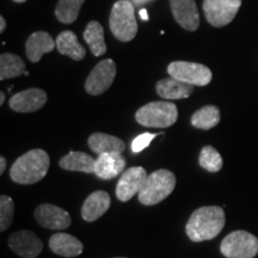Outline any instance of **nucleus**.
Returning a JSON list of instances; mask_svg holds the SVG:
<instances>
[{
  "label": "nucleus",
  "mask_w": 258,
  "mask_h": 258,
  "mask_svg": "<svg viewBox=\"0 0 258 258\" xmlns=\"http://www.w3.org/2000/svg\"><path fill=\"white\" fill-rule=\"evenodd\" d=\"M226 224L225 212L218 206H205L190 215L185 225L189 239L195 243L212 240L220 234Z\"/></svg>",
  "instance_id": "1"
},
{
  "label": "nucleus",
  "mask_w": 258,
  "mask_h": 258,
  "mask_svg": "<svg viewBox=\"0 0 258 258\" xmlns=\"http://www.w3.org/2000/svg\"><path fill=\"white\" fill-rule=\"evenodd\" d=\"M50 165V158L46 151L31 150L24 153L11 166L10 176L17 184H35L46 177Z\"/></svg>",
  "instance_id": "2"
},
{
  "label": "nucleus",
  "mask_w": 258,
  "mask_h": 258,
  "mask_svg": "<svg viewBox=\"0 0 258 258\" xmlns=\"http://www.w3.org/2000/svg\"><path fill=\"white\" fill-rule=\"evenodd\" d=\"M176 186V176L170 170L160 169L148 175L144 188L138 194L145 206H154L171 195Z\"/></svg>",
  "instance_id": "3"
},
{
  "label": "nucleus",
  "mask_w": 258,
  "mask_h": 258,
  "mask_svg": "<svg viewBox=\"0 0 258 258\" xmlns=\"http://www.w3.org/2000/svg\"><path fill=\"white\" fill-rule=\"evenodd\" d=\"M178 118L177 106L171 102H151L145 104L135 114L139 124L148 128H169Z\"/></svg>",
  "instance_id": "4"
},
{
  "label": "nucleus",
  "mask_w": 258,
  "mask_h": 258,
  "mask_svg": "<svg viewBox=\"0 0 258 258\" xmlns=\"http://www.w3.org/2000/svg\"><path fill=\"white\" fill-rule=\"evenodd\" d=\"M109 25L112 35L121 42H129L137 36L138 23L135 8L128 0H118L111 9Z\"/></svg>",
  "instance_id": "5"
},
{
  "label": "nucleus",
  "mask_w": 258,
  "mask_h": 258,
  "mask_svg": "<svg viewBox=\"0 0 258 258\" xmlns=\"http://www.w3.org/2000/svg\"><path fill=\"white\" fill-rule=\"evenodd\" d=\"M220 251L226 258H253L258 253V238L246 231L231 232L222 239Z\"/></svg>",
  "instance_id": "6"
},
{
  "label": "nucleus",
  "mask_w": 258,
  "mask_h": 258,
  "mask_svg": "<svg viewBox=\"0 0 258 258\" xmlns=\"http://www.w3.org/2000/svg\"><path fill=\"white\" fill-rule=\"evenodd\" d=\"M171 78L194 86H206L212 82V71L207 66L189 61H173L167 66Z\"/></svg>",
  "instance_id": "7"
},
{
  "label": "nucleus",
  "mask_w": 258,
  "mask_h": 258,
  "mask_svg": "<svg viewBox=\"0 0 258 258\" xmlns=\"http://www.w3.org/2000/svg\"><path fill=\"white\" fill-rule=\"evenodd\" d=\"M240 6L241 0H205L203 12L209 24L222 28L233 21Z\"/></svg>",
  "instance_id": "8"
},
{
  "label": "nucleus",
  "mask_w": 258,
  "mask_h": 258,
  "mask_svg": "<svg viewBox=\"0 0 258 258\" xmlns=\"http://www.w3.org/2000/svg\"><path fill=\"white\" fill-rule=\"evenodd\" d=\"M116 64L111 59H105L97 63L85 82V90L89 95L98 96L105 92L114 83Z\"/></svg>",
  "instance_id": "9"
},
{
  "label": "nucleus",
  "mask_w": 258,
  "mask_h": 258,
  "mask_svg": "<svg viewBox=\"0 0 258 258\" xmlns=\"http://www.w3.org/2000/svg\"><path fill=\"white\" fill-rule=\"evenodd\" d=\"M147 172L144 167L133 166L129 167L118 179L116 185V196L122 202H127L133 196L137 195L144 188L145 182L147 179Z\"/></svg>",
  "instance_id": "10"
},
{
  "label": "nucleus",
  "mask_w": 258,
  "mask_h": 258,
  "mask_svg": "<svg viewBox=\"0 0 258 258\" xmlns=\"http://www.w3.org/2000/svg\"><path fill=\"white\" fill-rule=\"evenodd\" d=\"M10 249L23 258H36L43 250V243L34 232L17 231L9 238Z\"/></svg>",
  "instance_id": "11"
},
{
  "label": "nucleus",
  "mask_w": 258,
  "mask_h": 258,
  "mask_svg": "<svg viewBox=\"0 0 258 258\" xmlns=\"http://www.w3.org/2000/svg\"><path fill=\"white\" fill-rule=\"evenodd\" d=\"M35 219L42 227L48 230H64L70 227L72 219L64 209L55 205L44 203L35 209Z\"/></svg>",
  "instance_id": "12"
},
{
  "label": "nucleus",
  "mask_w": 258,
  "mask_h": 258,
  "mask_svg": "<svg viewBox=\"0 0 258 258\" xmlns=\"http://www.w3.org/2000/svg\"><path fill=\"white\" fill-rule=\"evenodd\" d=\"M47 103V93L41 89H28L10 98V108L16 112H34Z\"/></svg>",
  "instance_id": "13"
},
{
  "label": "nucleus",
  "mask_w": 258,
  "mask_h": 258,
  "mask_svg": "<svg viewBox=\"0 0 258 258\" xmlns=\"http://www.w3.org/2000/svg\"><path fill=\"white\" fill-rule=\"evenodd\" d=\"M171 11L180 27L196 31L200 27V16L195 0H170Z\"/></svg>",
  "instance_id": "14"
},
{
  "label": "nucleus",
  "mask_w": 258,
  "mask_h": 258,
  "mask_svg": "<svg viewBox=\"0 0 258 258\" xmlns=\"http://www.w3.org/2000/svg\"><path fill=\"white\" fill-rule=\"evenodd\" d=\"M124 167L125 159L122 157V153H103L96 159L95 175L104 180L112 179L123 172Z\"/></svg>",
  "instance_id": "15"
},
{
  "label": "nucleus",
  "mask_w": 258,
  "mask_h": 258,
  "mask_svg": "<svg viewBox=\"0 0 258 258\" xmlns=\"http://www.w3.org/2000/svg\"><path fill=\"white\" fill-rule=\"evenodd\" d=\"M111 199L109 194L103 190H97L89 195L82 207V218L88 222L98 220L110 208Z\"/></svg>",
  "instance_id": "16"
},
{
  "label": "nucleus",
  "mask_w": 258,
  "mask_h": 258,
  "mask_svg": "<svg viewBox=\"0 0 258 258\" xmlns=\"http://www.w3.org/2000/svg\"><path fill=\"white\" fill-rule=\"evenodd\" d=\"M56 42L46 31H37L30 35L25 43V53L31 62H38L44 54L53 51Z\"/></svg>",
  "instance_id": "17"
},
{
  "label": "nucleus",
  "mask_w": 258,
  "mask_h": 258,
  "mask_svg": "<svg viewBox=\"0 0 258 258\" xmlns=\"http://www.w3.org/2000/svg\"><path fill=\"white\" fill-rule=\"evenodd\" d=\"M49 247L54 253L62 257H76L83 253L84 245L73 235L59 232L49 239Z\"/></svg>",
  "instance_id": "18"
},
{
  "label": "nucleus",
  "mask_w": 258,
  "mask_h": 258,
  "mask_svg": "<svg viewBox=\"0 0 258 258\" xmlns=\"http://www.w3.org/2000/svg\"><path fill=\"white\" fill-rule=\"evenodd\" d=\"M157 92L164 99L189 98L194 92V85L183 83L175 78L161 79L157 83Z\"/></svg>",
  "instance_id": "19"
},
{
  "label": "nucleus",
  "mask_w": 258,
  "mask_h": 258,
  "mask_svg": "<svg viewBox=\"0 0 258 258\" xmlns=\"http://www.w3.org/2000/svg\"><path fill=\"white\" fill-rule=\"evenodd\" d=\"M89 147L92 152L99 154L117 152L122 153L125 150V144L120 138L105 133H93L89 138Z\"/></svg>",
  "instance_id": "20"
},
{
  "label": "nucleus",
  "mask_w": 258,
  "mask_h": 258,
  "mask_svg": "<svg viewBox=\"0 0 258 258\" xmlns=\"http://www.w3.org/2000/svg\"><path fill=\"white\" fill-rule=\"evenodd\" d=\"M56 49L60 54L72 57L73 60L80 61L86 55V50L79 43L77 35L73 31L66 30L59 34L56 37Z\"/></svg>",
  "instance_id": "21"
},
{
  "label": "nucleus",
  "mask_w": 258,
  "mask_h": 258,
  "mask_svg": "<svg viewBox=\"0 0 258 258\" xmlns=\"http://www.w3.org/2000/svg\"><path fill=\"white\" fill-rule=\"evenodd\" d=\"M61 169L69 171H78L84 173H95L96 159L84 152H70L59 161Z\"/></svg>",
  "instance_id": "22"
},
{
  "label": "nucleus",
  "mask_w": 258,
  "mask_h": 258,
  "mask_svg": "<svg viewBox=\"0 0 258 258\" xmlns=\"http://www.w3.org/2000/svg\"><path fill=\"white\" fill-rule=\"evenodd\" d=\"M84 40H85L90 50L95 56H102L106 51V44L104 41V30L101 23L97 21H91L86 25L84 31Z\"/></svg>",
  "instance_id": "23"
},
{
  "label": "nucleus",
  "mask_w": 258,
  "mask_h": 258,
  "mask_svg": "<svg viewBox=\"0 0 258 258\" xmlns=\"http://www.w3.org/2000/svg\"><path fill=\"white\" fill-rule=\"evenodd\" d=\"M25 63L18 55L11 53L0 56V80L16 78L25 73Z\"/></svg>",
  "instance_id": "24"
},
{
  "label": "nucleus",
  "mask_w": 258,
  "mask_h": 258,
  "mask_svg": "<svg viewBox=\"0 0 258 258\" xmlns=\"http://www.w3.org/2000/svg\"><path fill=\"white\" fill-rule=\"evenodd\" d=\"M220 122V110L215 105H206L191 116V124L195 128L208 131Z\"/></svg>",
  "instance_id": "25"
},
{
  "label": "nucleus",
  "mask_w": 258,
  "mask_h": 258,
  "mask_svg": "<svg viewBox=\"0 0 258 258\" xmlns=\"http://www.w3.org/2000/svg\"><path fill=\"white\" fill-rule=\"evenodd\" d=\"M84 3L85 0H59L55 8L56 18L63 24H72L78 18Z\"/></svg>",
  "instance_id": "26"
},
{
  "label": "nucleus",
  "mask_w": 258,
  "mask_h": 258,
  "mask_svg": "<svg viewBox=\"0 0 258 258\" xmlns=\"http://www.w3.org/2000/svg\"><path fill=\"white\" fill-rule=\"evenodd\" d=\"M199 164L208 172H219L224 165V160L214 147L205 146L200 152Z\"/></svg>",
  "instance_id": "27"
},
{
  "label": "nucleus",
  "mask_w": 258,
  "mask_h": 258,
  "mask_svg": "<svg viewBox=\"0 0 258 258\" xmlns=\"http://www.w3.org/2000/svg\"><path fill=\"white\" fill-rule=\"evenodd\" d=\"M15 215L14 200L10 196H0V231L4 232L12 225Z\"/></svg>",
  "instance_id": "28"
},
{
  "label": "nucleus",
  "mask_w": 258,
  "mask_h": 258,
  "mask_svg": "<svg viewBox=\"0 0 258 258\" xmlns=\"http://www.w3.org/2000/svg\"><path fill=\"white\" fill-rule=\"evenodd\" d=\"M156 138L157 134L154 133H144L141 135H138L133 140V143H132V151H133V153H140L141 151H144L145 148L150 146L153 139Z\"/></svg>",
  "instance_id": "29"
},
{
  "label": "nucleus",
  "mask_w": 258,
  "mask_h": 258,
  "mask_svg": "<svg viewBox=\"0 0 258 258\" xmlns=\"http://www.w3.org/2000/svg\"><path fill=\"white\" fill-rule=\"evenodd\" d=\"M135 9H143L145 5H147L148 3H152L154 0H128Z\"/></svg>",
  "instance_id": "30"
},
{
  "label": "nucleus",
  "mask_w": 258,
  "mask_h": 258,
  "mask_svg": "<svg viewBox=\"0 0 258 258\" xmlns=\"http://www.w3.org/2000/svg\"><path fill=\"white\" fill-rule=\"evenodd\" d=\"M139 15H140V17L143 21H148L150 19V15H148L147 10L146 9H140V11H139Z\"/></svg>",
  "instance_id": "31"
},
{
  "label": "nucleus",
  "mask_w": 258,
  "mask_h": 258,
  "mask_svg": "<svg viewBox=\"0 0 258 258\" xmlns=\"http://www.w3.org/2000/svg\"><path fill=\"white\" fill-rule=\"evenodd\" d=\"M6 167V159L4 157H0V175H3Z\"/></svg>",
  "instance_id": "32"
},
{
  "label": "nucleus",
  "mask_w": 258,
  "mask_h": 258,
  "mask_svg": "<svg viewBox=\"0 0 258 258\" xmlns=\"http://www.w3.org/2000/svg\"><path fill=\"white\" fill-rule=\"evenodd\" d=\"M6 28V22L5 18L3 16H0V32H4Z\"/></svg>",
  "instance_id": "33"
},
{
  "label": "nucleus",
  "mask_w": 258,
  "mask_h": 258,
  "mask_svg": "<svg viewBox=\"0 0 258 258\" xmlns=\"http://www.w3.org/2000/svg\"><path fill=\"white\" fill-rule=\"evenodd\" d=\"M4 101H5V93L4 92H0V105L4 104Z\"/></svg>",
  "instance_id": "34"
},
{
  "label": "nucleus",
  "mask_w": 258,
  "mask_h": 258,
  "mask_svg": "<svg viewBox=\"0 0 258 258\" xmlns=\"http://www.w3.org/2000/svg\"><path fill=\"white\" fill-rule=\"evenodd\" d=\"M15 3H25L27 2V0H14Z\"/></svg>",
  "instance_id": "35"
},
{
  "label": "nucleus",
  "mask_w": 258,
  "mask_h": 258,
  "mask_svg": "<svg viewBox=\"0 0 258 258\" xmlns=\"http://www.w3.org/2000/svg\"><path fill=\"white\" fill-rule=\"evenodd\" d=\"M115 258H124V257H115Z\"/></svg>",
  "instance_id": "36"
}]
</instances>
